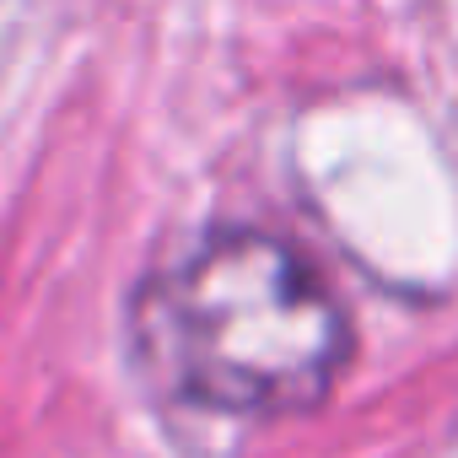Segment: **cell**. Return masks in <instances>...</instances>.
<instances>
[{
	"mask_svg": "<svg viewBox=\"0 0 458 458\" xmlns=\"http://www.w3.org/2000/svg\"><path fill=\"white\" fill-rule=\"evenodd\" d=\"M135 329L173 394L221 415L313 410L351 351L318 270L254 226L210 233L157 270L135 302Z\"/></svg>",
	"mask_w": 458,
	"mask_h": 458,
	"instance_id": "cell-1",
	"label": "cell"
}]
</instances>
